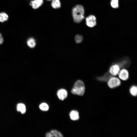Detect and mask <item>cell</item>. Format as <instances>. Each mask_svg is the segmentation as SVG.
Returning <instances> with one entry per match:
<instances>
[{"instance_id": "obj_10", "label": "cell", "mask_w": 137, "mask_h": 137, "mask_svg": "<svg viewBox=\"0 0 137 137\" xmlns=\"http://www.w3.org/2000/svg\"><path fill=\"white\" fill-rule=\"evenodd\" d=\"M130 61L128 58H124L120 61L118 64L120 68H124L128 66L130 64Z\"/></svg>"}, {"instance_id": "obj_11", "label": "cell", "mask_w": 137, "mask_h": 137, "mask_svg": "<svg viewBox=\"0 0 137 137\" xmlns=\"http://www.w3.org/2000/svg\"><path fill=\"white\" fill-rule=\"evenodd\" d=\"M69 115L71 119L73 121L78 120L79 118V112L76 110L71 111Z\"/></svg>"}, {"instance_id": "obj_15", "label": "cell", "mask_w": 137, "mask_h": 137, "mask_svg": "<svg viewBox=\"0 0 137 137\" xmlns=\"http://www.w3.org/2000/svg\"><path fill=\"white\" fill-rule=\"evenodd\" d=\"M27 44L30 48H34L36 45V42L35 39L32 38H29L27 41Z\"/></svg>"}, {"instance_id": "obj_2", "label": "cell", "mask_w": 137, "mask_h": 137, "mask_svg": "<svg viewBox=\"0 0 137 137\" xmlns=\"http://www.w3.org/2000/svg\"><path fill=\"white\" fill-rule=\"evenodd\" d=\"M85 91V86L84 82L81 80H78L75 83L71 92L74 94L82 96Z\"/></svg>"}, {"instance_id": "obj_21", "label": "cell", "mask_w": 137, "mask_h": 137, "mask_svg": "<svg viewBox=\"0 0 137 137\" xmlns=\"http://www.w3.org/2000/svg\"><path fill=\"white\" fill-rule=\"evenodd\" d=\"M3 41L4 40L2 35L0 33V45L3 44Z\"/></svg>"}, {"instance_id": "obj_16", "label": "cell", "mask_w": 137, "mask_h": 137, "mask_svg": "<svg viewBox=\"0 0 137 137\" xmlns=\"http://www.w3.org/2000/svg\"><path fill=\"white\" fill-rule=\"evenodd\" d=\"M8 18V15L5 12H2L0 13V22H4L7 21Z\"/></svg>"}, {"instance_id": "obj_12", "label": "cell", "mask_w": 137, "mask_h": 137, "mask_svg": "<svg viewBox=\"0 0 137 137\" xmlns=\"http://www.w3.org/2000/svg\"><path fill=\"white\" fill-rule=\"evenodd\" d=\"M112 76L109 72L106 73L102 76L98 77L97 79L98 80L100 81H106Z\"/></svg>"}, {"instance_id": "obj_6", "label": "cell", "mask_w": 137, "mask_h": 137, "mask_svg": "<svg viewBox=\"0 0 137 137\" xmlns=\"http://www.w3.org/2000/svg\"><path fill=\"white\" fill-rule=\"evenodd\" d=\"M118 75L119 78L123 80H126L129 78L128 71L126 68H122L120 70Z\"/></svg>"}, {"instance_id": "obj_3", "label": "cell", "mask_w": 137, "mask_h": 137, "mask_svg": "<svg viewBox=\"0 0 137 137\" xmlns=\"http://www.w3.org/2000/svg\"><path fill=\"white\" fill-rule=\"evenodd\" d=\"M121 83L119 79L114 76H111L107 81L108 86L110 88L112 89L119 86Z\"/></svg>"}, {"instance_id": "obj_22", "label": "cell", "mask_w": 137, "mask_h": 137, "mask_svg": "<svg viewBox=\"0 0 137 137\" xmlns=\"http://www.w3.org/2000/svg\"><path fill=\"white\" fill-rule=\"evenodd\" d=\"M47 1H52V0H46Z\"/></svg>"}, {"instance_id": "obj_7", "label": "cell", "mask_w": 137, "mask_h": 137, "mask_svg": "<svg viewBox=\"0 0 137 137\" xmlns=\"http://www.w3.org/2000/svg\"><path fill=\"white\" fill-rule=\"evenodd\" d=\"M57 95L59 99L63 100L67 97L68 93L66 90L64 89H61L58 91Z\"/></svg>"}, {"instance_id": "obj_18", "label": "cell", "mask_w": 137, "mask_h": 137, "mask_svg": "<svg viewBox=\"0 0 137 137\" xmlns=\"http://www.w3.org/2000/svg\"><path fill=\"white\" fill-rule=\"evenodd\" d=\"M111 7L114 9H117L119 7L118 0H111L110 2Z\"/></svg>"}, {"instance_id": "obj_19", "label": "cell", "mask_w": 137, "mask_h": 137, "mask_svg": "<svg viewBox=\"0 0 137 137\" xmlns=\"http://www.w3.org/2000/svg\"><path fill=\"white\" fill-rule=\"evenodd\" d=\"M39 107L41 110L45 111L48 110L49 108L48 104L44 102L40 104Z\"/></svg>"}, {"instance_id": "obj_9", "label": "cell", "mask_w": 137, "mask_h": 137, "mask_svg": "<svg viewBox=\"0 0 137 137\" xmlns=\"http://www.w3.org/2000/svg\"><path fill=\"white\" fill-rule=\"evenodd\" d=\"M43 3V0H33L30 2L29 4L33 9H36L41 6Z\"/></svg>"}, {"instance_id": "obj_4", "label": "cell", "mask_w": 137, "mask_h": 137, "mask_svg": "<svg viewBox=\"0 0 137 137\" xmlns=\"http://www.w3.org/2000/svg\"><path fill=\"white\" fill-rule=\"evenodd\" d=\"M86 24L88 27L92 28L95 26L97 24L96 19L95 16L90 15L85 19Z\"/></svg>"}, {"instance_id": "obj_20", "label": "cell", "mask_w": 137, "mask_h": 137, "mask_svg": "<svg viewBox=\"0 0 137 137\" xmlns=\"http://www.w3.org/2000/svg\"><path fill=\"white\" fill-rule=\"evenodd\" d=\"M75 39L76 43H79L82 42L83 40V37L81 35H77L75 37Z\"/></svg>"}, {"instance_id": "obj_14", "label": "cell", "mask_w": 137, "mask_h": 137, "mask_svg": "<svg viewBox=\"0 0 137 137\" xmlns=\"http://www.w3.org/2000/svg\"><path fill=\"white\" fill-rule=\"evenodd\" d=\"M17 109L18 111H20L22 114H24L26 112L25 106L24 104L22 103H19L17 105Z\"/></svg>"}, {"instance_id": "obj_8", "label": "cell", "mask_w": 137, "mask_h": 137, "mask_svg": "<svg viewBox=\"0 0 137 137\" xmlns=\"http://www.w3.org/2000/svg\"><path fill=\"white\" fill-rule=\"evenodd\" d=\"M46 137H62V134L59 131L56 130H52L46 134Z\"/></svg>"}, {"instance_id": "obj_5", "label": "cell", "mask_w": 137, "mask_h": 137, "mask_svg": "<svg viewBox=\"0 0 137 137\" xmlns=\"http://www.w3.org/2000/svg\"><path fill=\"white\" fill-rule=\"evenodd\" d=\"M120 68L118 64H113L109 68V72L112 76H116L118 75L120 70Z\"/></svg>"}, {"instance_id": "obj_13", "label": "cell", "mask_w": 137, "mask_h": 137, "mask_svg": "<svg viewBox=\"0 0 137 137\" xmlns=\"http://www.w3.org/2000/svg\"><path fill=\"white\" fill-rule=\"evenodd\" d=\"M51 6L54 9H56L60 8L61 4L59 0H52Z\"/></svg>"}, {"instance_id": "obj_1", "label": "cell", "mask_w": 137, "mask_h": 137, "mask_svg": "<svg viewBox=\"0 0 137 137\" xmlns=\"http://www.w3.org/2000/svg\"><path fill=\"white\" fill-rule=\"evenodd\" d=\"M85 11L83 6L78 4L74 6L72 9V15L74 22L79 23L84 19Z\"/></svg>"}, {"instance_id": "obj_17", "label": "cell", "mask_w": 137, "mask_h": 137, "mask_svg": "<svg viewBox=\"0 0 137 137\" xmlns=\"http://www.w3.org/2000/svg\"><path fill=\"white\" fill-rule=\"evenodd\" d=\"M132 96H135L137 95V86L133 85L130 88L129 90Z\"/></svg>"}]
</instances>
